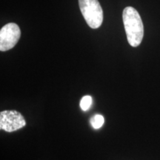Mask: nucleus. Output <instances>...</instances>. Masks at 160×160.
Returning <instances> with one entry per match:
<instances>
[{
  "mask_svg": "<svg viewBox=\"0 0 160 160\" xmlns=\"http://www.w3.org/2000/svg\"><path fill=\"white\" fill-rule=\"evenodd\" d=\"M124 27L127 39L132 47H138L144 37V26L140 15L133 7H127L122 13Z\"/></svg>",
  "mask_w": 160,
  "mask_h": 160,
  "instance_id": "1",
  "label": "nucleus"
},
{
  "mask_svg": "<svg viewBox=\"0 0 160 160\" xmlns=\"http://www.w3.org/2000/svg\"><path fill=\"white\" fill-rule=\"evenodd\" d=\"M26 125L25 118L17 111H3L0 113V129L6 132L16 131Z\"/></svg>",
  "mask_w": 160,
  "mask_h": 160,
  "instance_id": "4",
  "label": "nucleus"
},
{
  "mask_svg": "<svg viewBox=\"0 0 160 160\" xmlns=\"http://www.w3.org/2000/svg\"><path fill=\"white\" fill-rule=\"evenodd\" d=\"M92 97L91 96H84L80 101V108L84 111H88L92 105Z\"/></svg>",
  "mask_w": 160,
  "mask_h": 160,
  "instance_id": "6",
  "label": "nucleus"
},
{
  "mask_svg": "<svg viewBox=\"0 0 160 160\" xmlns=\"http://www.w3.org/2000/svg\"><path fill=\"white\" fill-rule=\"evenodd\" d=\"M105 123L104 117L101 114H96L91 119V124L94 129H99Z\"/></svg>",
  "mask_w": 160,
  "mask_h": 160,
  "instance_id": "5",
  "label": "nucleus"
},
{
  "mask_svg": "<svg viewBox=\"0 0 160 160\" xmlns=\"http://www.w3.org/2000/svg\"><path fill=\"white\" fill-rule=\"evenodd\" d=\"M21 37L19 27L15 23H8L0 31V51H7L13 48Z\"/></svg>",
  "mask_w": 160,
  "mask_h": 160,
  "instance_id": "3",
  "label": "nucleus"
},
{
  "mask_svg": "<svg viewBox=\"0 0 160 160\" xmlns=\"http://www.w3.org/2000/svg\"><path fill=\"white\" fill-rule=\"evenodd\" d=\"M80 11L89 27L97 29L103 22V11L98 0H79Z\"/></svg>",
  "mask_w": 160,
  "mask_h": 160,
  "instance_id": "2",
  "label": "nucleus"
}]
</instances>
